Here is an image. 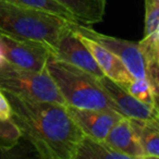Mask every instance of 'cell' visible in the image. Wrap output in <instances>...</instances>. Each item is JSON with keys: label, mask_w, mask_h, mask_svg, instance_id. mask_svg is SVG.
<instances>
[{"label": "cell", "mask_w": 159, "mask_h": 159, "mask_svg": "<svg viewBox=\"0 0 159 159\" xmlns=\"http://www.w3.org/2000/svg\"><path fill=\"white\" fill-rule=\"evenodd\" d=\"M3 94L21 136L34 146L42 158L74 159L77 144L84 134L69 115L66 105L27 99L8 92Z\"/></svg>", "instance_id": "obj_1"}, {"label": "cell", "mask_w": 159, "mask_h": 159, "mask_svg": "<svg viewBox=\"0 0 159 159\" xmlns=\"http://www.w3.org/2000/svg\"><path fill=\"white\" fill-rule=\"evenodd\" d=\"M46 70L57 85L66 106L119 112L95 75L49 56ZM120 113V112H119Z\"/></svg>", "instance_id": "obj_2"}, {"label": "cell", "mask_w": 159, "mask_h": 159, "mask_svg": "<svg viewBox=\"0 0 159 159\" xmlns=\"http://www.w3.org/2000/svg\"><path fill=\"white\" fill-rule=\"evenodd\" d=\"M70 21L48 12L0 0V32L55 47Z\"/></svg>", "instance_id": "obj_3"}, {"label": "cell", "mask_w": 159, "mask_h": 159, "mask_svg": "<svg viewBox=\"0 0 159 159\" xmlns=\"http://www.w3.org/2000/svg\"><path fill=\"white\" fill-rule=\"evenodd\" d=\"M0 89L27 99L66 105L48 71L21 69L5 59L0 62Z\"/></svg>", "instance_id": "obj_4"}, {"label": "cell", "mask_w": 159, "mask_h": 159, "mask_svg": "<svg viewBox=\"0 0 159 159\" xmlns=\"http://www.w3.org/2000/svg\"><path fill=\"white\" fill-rule=\"evenodd\" d=\"M0 53L6 61L18 68L40 72L46 69L50 47L45 43L0 32Z\"/></svg>", "instance_id": "obj_5"}, {"label": "cell", "mask_w": 159, "mask_h": 159, "mask_svg": "<svg viewBox=\"0 0 159 159\" xmlns=\"http://www.w3.org/2000/svg\"><path fill=\"white\" fill-rule=\"evenodd\" d=\"M71 29L80 35L92 38L117 56L125 66L132 77L146 79L145 62L139 49V42H132V40L105 35L94 31L92 27H89V25H84L77 22L71 23Z\"/></svg>", "instance_id": "obj_6"}, {"label": "cell", "mask_w": 159, "mask_h": 159, "mask_svg": "<svg viewBox=\"0 0 159 159\" xmlns=\"http://www.w3.org/2000/svg\"><path fill=\"white\" fill-rule=\"evenodd\" d=\"M71 23L62 32L57 44L51 49L50 55L60 61L72 64L100 79L104 76V73L96 63L91 51L83 44L79 34L71 29Z\"/></svg>", "instance_id": "obj_7"}, {"label": "cell", "mask_w": 159, "mask_h": 159, "mask_svg": "<svg viewBox=\"0 0 159 159\" xmlns=\"http://www.w3.org/2000/svg\"><path fill=\"white\" fill-rule=\"evenodd\" d=\"M66 109L83 134L97 139H105L110 129L123 117L121 113L112 110L75 108L71 106H66Z\"/></svg>", "instance_id": "obj_8"}, {"label": "cell", "mask_w": 159, "mask_h": 159, "mask_svg": "<svg viewBox=\"0 0 159 159\" xmlns=\"http://www.w3.org/2000/svg\"><path fill=\"white\" fill-rule=\"evenodd\" d=\"M99 82L123 117L135 118V119L159 120L158 108H152L137 100L106 75L100 77Z\"/></svg>", "instance_id": "obj_9"}, {"label": "cell", "mask_w": 159, "mask_h": 159, "mask_svg": "<svg viewBox=\"0 0 159 159\" xmlns=\"http://www.w3.org/2000/svg\"><path fill=\"white\" fill-rule=\"evenodd\" d=\"M79 36L83 44L91 51L92 56L95 59L102 72L104 73V75L112 80L119 86H123L125 83L133 79L125 66L122 63V61L117 56L113 55L111 51H109L108 49H106L104 46L98 44L92 38L85 37L80 34Z\"/></svg>", "instance_id": "obj_10"}, {"label": "cell", "mask_w": 159, "mask_h": 159, "mask_svg": "<svg viewBox=\"0 0 159 159\" xmlns=\"http://www.w3.org/2000/svg\"><path fill=\"white\" fill-rule=\"evenodd\" d=\"M111 148L125 155L129 159H144L143 152L136 141L129 119L122 117L104 139Z\"/></svg>", "instance_id": "obj_11"}, {"label": "cell", "mask_w": 159, "mask_h": 159, "mask_svg": "<svg viewBox=\"0 0 159 159\" xmlns=\"http://www.w3.org/2000/svg\"><path fill=\"white\" fill-rule=\"evenodd\" d=\"M144 159L159 158V120L128 118Z\"/></svg>", "instance_id": "obj_12"}, {"label": "cell", "mask_w": 159, "mask_h": 159, "mask_svg": "<svg viewBox=\"0 0 159 159\" xmlns=\"http://www.w3.org/2000/svg\"><path fill=\"white\" fill-rule=\"evenodd\" d=\"M64 7L75 19L84 25L102 22L105 16L107 0H55Z\"/></svg>", "instance_id": "obj_13"}, {"label": "cell", "mask_w": 159, "mask_h": 159, "mask_svg": "<svg viewBox=\"0 0 159 159\" xmlns=\"http://www.w3.org/2000/svg\"><path fill=\"white\" fill-rule=\"evenodd\" d=\"M146 68V79L152 86L159 89V32L144 35L139 42Z\"/></svg>", "instance_id": "obj_14"}, {"label": "cell", "mask_w": 159, "mask_h": 159, "mask_svg": "<svg viewBox=\"0 0 159 159\" xmlns=\"http://www.w3.org/2000/svg\"><path fill=\"white\" fill-rule=\"evenodd\" d=\"M129 159L125 155L111 148L104 139L83 135L79 142L74 159Z\"/></svg>", "instance_id": "obj_15"}, {"label": "cell", "mask_w": 159, "mask_h": 159, "mask_svg": "<svg viewBox=\"0 0 159 159\" xmlns=\"http://www.w3.org/2000/svg\"><path fill=\"white\" fill-rule=\"evenodd\" d=\"M121 87L139 102L152 108H158V92L152 86L147 79L133 77Z\"/></svg>", "instance_id": "obj_16"}, {"label": "cell", "mask_w": 159, "mask_h": 159, "mask_svg": "<svg viewBox=\"0 0 159 159\" xmlns=\"http://www.w3.org/2000/svg\"><path fill=\"white\" fill-rule=\"evenodd\" d=\"M7 1L19 6H23V7L31 8V9L38 10V11L48 12V13L55 14L62 19H66L70 22H76L72 14L55 0H7Z\"/></svg>", "instance_id": "obj_17"}, {"label": "cell", "mask_w": 159, "mask_h": 159, "mask_svg": "<svg viewBox=\"0 0 159 159\" xmlns=\"http://www.w3.org/2000/svg\"><path fill=\"white\" fill-rule=\"evenodd\" d=\"M21 137L20 131L11 119H0V149L10 150L18 144Z\"/></svg>", "instance_id": "obj_18"}, {"label": "cell", "mask_w": 159, "mask_h": 159, "mask_svg": "<svg viewBox=\"0 0 159 159\" xmlns=\"http://www.w3.org/2000/svg\"><path fill=\"white\" fill-rule=\"evenodd\" d=\"M159 32V0H145L144 35Z\"/></svg>", "instance_id": "obj_19"}, {"label": "cell", "mask_w": 159, "mask_h": 159, "mask_svg": "<svg viewBox=\"0 0 159 159\" xmlns=\"http://www.w3.org/2000/svg\"><path fill=\"white\" fill-rule=\"evenodd\" d=\"M0 119L10 120L11 119V107L8 102L3 92L0 89Z\"/></svg>", "instance_id": "obj_20"}, {"label": "cell", "mask_w": 159, "mask_h": 159, "mask_svg": "<svg viewBox=\"0 0 159 159\" xmlns=\"http://www.w3.org/2000/svg\"><path fill=\"white\" fill-rule=\"evenodd\" d=\"M3 58H2V56H1V53H0V62H1V60H2Z\"/></svg>", "instance_id": "obj_21"}]
</instances>
